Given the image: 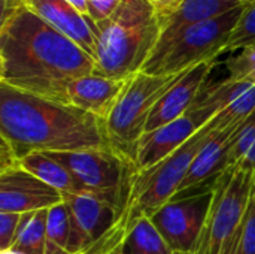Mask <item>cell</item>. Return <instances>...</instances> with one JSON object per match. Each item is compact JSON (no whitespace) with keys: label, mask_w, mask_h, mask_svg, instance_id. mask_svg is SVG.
Here are the masks:
<instances>
[{"label":"cell","mask_w":255,"mask_h":254,"mask_svg":"<svg viewBox=\"0 0 255 254\" xmlns=\"http://www.w3.org/2000/svg\"><path fill=\"white\" fill-rule=\"evenodd\" d=\"M94 72L90 54L28 9L1 19L0 84L69 105V82Z\"/></svg>","instance_id":"cell-1"},{"label":"cell","mask_w":255,"mask_h":254,"mask_svg":"<svg viewBox=\"0 0 255 254\" xmlns=\"http://www.w3.org/2000/svg\"><path fill=\"white\" fill-rule=\"evenodd\" d=\"M0 138L12 145L18 159L34 151L66 153L111 147L105 120L6 84H0Z\"/></svg>","instance_id":"cell-2"},{"label":"cell","mask_w":255,"mask_h":254,"mask_svg":"<svg viewBox=\"0 0 255 254\" xmlns=\"http://www.w3.org/2000/svg\"><path fill=\"white\" fill-rule=\"evenodd\" d=\"M97 75L127 81L142 72L160 34L161 19L152 0H123L106 19L94 22Z\"/></svg>","instance_id":"cell-3"},{"label":"cell","mask_w":255,"mask_h":254,"mask_svg":"<svg viewBox=\"0 0 255 254\" xmlns=\"http://www.w3.org/2000/svg\"><path fill=\"white\" fill-rule=\"evenodd\" d=\"M212 130L214 126L209 121L173 154L149 169L137 171L127 207L112 231L126 238L127 232L139 219L151 217L164 204L172 201L187 177L193 160Z\"/></svg>","instance_id":"cell-4"},{"label":"cell","mask_w":255,"mask_h":254,"mask_svg":"<svg viewBox=\"0 0 255 254\" xmlns=\"http://www.w3.org/2000/svg\"><path fill=\"white\" fill-rule=\"evenodd\" d=\"M244 9L245 4L238 6L221 16L182 30L167 45L152 51L142 72L148 75H176L202 63L215 61L217 55L227 49Z\"/></svg>","instance_id":"cell-5"},{"label":"cell","mask_w":255,"mask_h":254,"mask_svg":"<svg viewBox=\"0 0 255 254\" xmlns=\"http://www.w3.org/2000/svg\"><path fill=\"white\" fill-rule=\"evenodd\" d=\"M187 72L176 75L139 72L131 76L106 120L111 147L134 160L137 142L145 133L152 108Z\"/></svg>","instance_id":"cell-6"},{"label":"cell","mask_w":255,"mask_h":254,"mask_svg":"<svg viewBox=\"0 0 255 254\" xmlns=\"http://www.w3.org/2000/svg\"><path fill=\"white\" fill-rule=\"evenodd\" d=\"M48 154L73 174L85 193L111 202L123 216L139 171L133 159L112 147Z\"/></svg>","instance_id":"cell-7"},{"label":"cell","mask_w":255,"mask_h":254,"mask_svg":"<svg viewBox=\"0 0 255 254\" xmlns=\"http://www.w3.org/2000/svg\"><path fill=\"white\" fill-rule=\"evenodd\" d=\"M254 174L235 165L212 184L211 207L194 254H221L241 229L251 196Z\"/></svg>","instance_id":"cell-8"},{"label":"cell","mask_w":255,"mask_h":254,"mask_svg":"<svg viewBox=\"0 0 255 254\" xmlns=\"http://www.w3.org/2000/svg\"><path fill=\"white\" fill-rule=\"evenodd\" d=\"M212 184L169 201L149 217L173 252L194 253L211 207Z\"/></svg>","instance_id":"cell-9"},{"label":"cell","mask_w":255,"mask_h":254,"mask_svg":"<svg viewBox=\"0 0 255 254\" xmlns=\"http://www.w3.org/2000/svg\"><path fill=\"white\" fill-rule=\"evenodd\" d=\"M64 204L70 214L69 254H84L99 243L118 222V210L108 201L90 195H64Z\"/></svg>","instance_id":"cell-10"},{"label":"cell","mask_w":255,"mask_h":254,"mask_svg":"<svg viewBox=\"0 0 255 254\" xmlns=\"http://www.w3.org/2000/svg\"><path fill=\"white\" fill-rule=\"evenodd\" d=\"M215 115L217 112L211 109L191 108L181 118L152 132L143 133L136 148V168L139 171H145L155 166L187 144Z\"/></svg>","instance_id":"cell-11"},{"label":"cell","mask_w":255,"mask_h":254,"mask_svg":"<svg viewBox=\"0 0 255 254\" xmlns=\"http://www.w3.org/2000/svg\"><path fill=\"white\" fill-rule=\"evenodd\" d=\"M64 202V195L22 168L0 174V213H34Z\"/></svg>","instance_id":"cell-12"},{"label":"cell","mask_w":255,"mask_h":254,"mask_svg":"<svg viewBox=\"0 0 255 254\" xmlns=\"http://www.w3.org/2000/svg\"><path fill=\"white\" fill-rule=\"evenodd\" d=\"M215 61L202 63L190 69L152 108L149 118L146 121L145 133L152 132L161 126H166L182 115H185L194 102L197 100L200 91L206 85V79L214 67Z\"/></svg>","instance_id":"cell-13"},{"label":"cell","mask_w":255,"mask_h":254,"mask_svg":"<svg viewBox=\"0 0 255 254\" xmlns=\"http://www.w3.org/2000/svg\"><path fill=\"white\" fill-rule=\"evenodd\" d=\"M236 127L238 124L221 130L214 129L209 133L173 199L185 196L188 192H194L200 187H206L208 183H214L224 171L229 169L232 135Z\"/></svg>","instance_id":"cell-14"},{"label":"cell","mask_w":255,"mask_h":254,"mask_svg":"<svg viewBox=\"0 0 255 254\" xmlns=\"http://www.w3.org/2000/svg\"><path fill=\"white\" fill-rule=\"evenodd\" d=\"M25 9L46 24L66 34L93 58L96 55V37L93 19L78 12L66 0H22Z\"/></svg>","instance_id":"cell-15"},{"label":"cell","mask_w":255,"mask_h":254,"mask_svg":"<svg viewBox=\"0 0 255 254\" xmlns=\"http://www.w3.org/2000/svg\"><path fill=\"white\" fill-rule=\"evenodd\" d=\"M127 81L112 79L97 73L79 76L67 85V102L106 121L126 88Z\"/></svg>","instance_id":"cell-16"},{"label":"cell","mask_w":255,"mask_h":254,"mask_svg":"<svg viewBox=\"0 0 255 254\" xmlns=\"http://www.w3.org/2000/svg\"><path fill=\"white\" fill-rule=\"evenodd\" d=\"M247 4L244 0H182L176 7L166 13H160L161 34L154 48H163L182 30L199 22L221 16L238 6Z\"/></svg>","instance_id":"cell-17"},{"label":"cell","mask_w":255,"mask_h":254,"mask_svg":"<svg viewBox=\"0 0 255 254\" xmlns=\"http://www.w3.org/2000/svg\"><path fill=\"white\" fill-rule=\"evenodd\" d=\"M19 168L30 172L48 186L57 189L63 195L85 193L73 174L48 153L34 151L27 154L25 157L19 159Z\"/></svg>","instance_id":"cell-18"},{"label":"cell","mask_w":255,"mask_h":254,"mask_svg":"<svg viewBox=\"0 0 255 254\" xmlns=\"http://www.w3.org/2000/svg\"><path fill=\"white\" fill-rule=\"evenodd\" d=\"M123 252L124 254H173L149 217L139 219L127 232Z\"/></svg>","instance_id":"cell-19"},{"label":"cell","mask_w":255,"mask_h":254,"mask_svg":"<svg viewBox=\"0 0 255 254\" xmlns=\"http://www.w3.org/2000/svg\"><path fill=\"white\" fill-rule=\"evenodd\" d=\"M46 226L48 210L27 213L21 225V231L9 250L16 254H45Z\"/></svg>","instance_id":"cell-20"},{"label":"cell","mask_w":255,"mask_h":254,"mask_svg":"<svg viewBox=\"0 0 255 254\" xmlns=\"http://www.w3.org/2000/svg\"><path fill=\"white\" fill-rule=\"evenodd\" d=\"M250 87L253 85L244 82H235L227 78L217 84L205 85L191 108L211 109L218 114L226 106H229L233 100H236L242 93H245Z\"/></svg>","instance_id":"cell-21"},{"label":"cell","mask_w":255,"mask_h":254,"mask_svg":"<svg viewBox=\"0 0 255 254\" xmlns=\"http://www.w3.org/2000/svg\"><path fill=\"white\" fill-rule=\"evenodd\" d=\"M70 231V214L66 204L63 202L49 208L45 254H69Z\"/></svg>","instance_id":"cell-22"},{"label":"cell","mask_w":255,"mask_h":254,"mask_svg":"<svg viewBox=\"0 0 255 254\" xmlns=\"http://www.w3.org/2000/svg\"><path fill=\"white\" fill-rule=\"evenodd\" d=\"M253 112H255V85L250 87L229 106L220 111L211 120V124L214 126L215 130L227 129L230 126L239 124L241 121L248 118Z\"/></svg>","instance_id":"cell-23"},{"label":"cell","mask_w":255,"mask_h":254,"mask_svg":"<svg viewBox=\"0 0 255 254\" xmlns=\"http://www.w3.org/2000/svg\"><path fill=\"white\" fill-rule=\"evenodd\" d=\"M224 64L229 72L227 79L255 85V42L242 48L238 55L227 58Z\"/></svg>","instance_id":"cell-24"},{"label":"cell","mask_w":255,"mask_h":254,"mask_svg":"<svg viewBox=\"0 0 255 254\" xmlns=\"http://www.w3.org/2000/svg\"><path fill=\"white\" fill-rule=\"evenodd\" d=\"M255 141V112L241 121L232 135V150L229 154V168L238 165Z\"/></svg>","instance_id":"cell-25"},{"label":"cell","mask_w":255,"mask_h":254,"mask_svg":"<svg viewBox=\"0 0 255 254\" xmlns=\"http://www.w3.org/2000/svg\"><path fill=\"white\" fill-rule=\"evenodd\" d=\"M255 42V0H251L245 4L242 16L232 34V39L227 45L226 51L242 49Z\"/></svg>","instance_id":"cell-26"},{"label":"cell","mask_w":255,"mask_h":254,"mask_svg":"<svg viewBox=\"0 0 255 254\" xmlns=\"http://www.w3.org/2000/svg\"><path fill=\"white\" fill-rule=\"evenodd\" d=\"M239 254H255V174L248 210L242 223V240Z\"/></svg>","instance_id":"cell-27"},{"label":"cell","mask_w":255,"mask_h":254,"mask_svg":"<svg viewBox=\"0 0 255 254\" xmlns=\"http://www.w3.org/2000/svg\"><path fill=\"white\" fill-rule=\"evenodd\" d=\"M27 214V213H25ZM25 214L0 213V252H6L16 240Z\"/></svg>","instance_id":"cell-28"},{"label":"cell","mask_w":255,"mask_h":254,"mask_svg":"<svg viewBox=\"0 0 255 254\" xmlns=\"http://www.w3.org/2000/svg\"><path fill=\"white\" fill-rule=\"evenodd\" d=\"M123 0H87L88 3V16L94 21H103L109 18Z\"/></svg>","instance_id":"cell-29"},{"label":"cell","mask_w":255,"mask_h":254,"mask_svg":"<svg viewBox=\"0 0 255 254\" xmlns=\"http://www.w3.org/2000/svg\"><path fill=\"white\" fill-rule=\"evenodd\" d=\"M0 174L6 172L9 169L18 168L19 166V159L15 153V150L12 148V145L6 141L0 138Z\"/></svg>","instance_id":"cell-30"},{"label":"cell","mask_w":255,"mask_h":254,"mask_svg":"<svg viewBox=\"0 0 255 254\" xmlns=\"http://www.w3.org/2000/svg\"><path fill=\"white\" fill-rule=\"evenodd\" d=\"M123 247H124L123 243H114L109 241L108 238H103L84 254H124Z\"/></svg>","instance_id":"cell-31"},{"label":"cell","mask_w":255,"mask_h":254,"mask_svg":"<svg viewBox=\"0 0 255 254\" xmlns=\"http://www.w3.org/2000/svg\"><path fill=\"white\" fill-rule=\"evenodd\" d=\"M241 240H242V226L241 229L236 232V235L224 246L221 254H239V249H241Z\"/></svg>","instance_id":"cell-32"},{"label":"cell","mask_w":255,"mask_h":254,"mask_svg":"<svg viewBox=\"0 0 255 254\" xmlns=\"http://www.w3.org/2000/svg\"><path fill=\"white\" fill-rule=\"evenodd\" d=\"M238 165H239L242 169L250 171V172L255 174V141L254 144L251 145V148L248 150V153L245 154V157H244Z\"/></svg>","instance_id":"cell-33"},{"label":"cell","mask_w":255,"mask_h":254,"mask_svg":"<svg viewBox=\"0 0 255 254\" xmlns=\"http://www.w3.org/2000/svg\"><path fill=\"white\" fill-rule=\"evenodd\" d=\"M152 1L157 4L160 13H166V12L172 10L173 7H176L182 0H152Z\"/></svg>","instance_id":"cell-34"},{"label":"cell","mask_w":255,"mask_h":254,"mask_svg":"<svg viewBox=\"0 0 255 254\" xmlns=\"http://www.w3.org/2000/svg\"><path fill=\"white\" fill-rule=\"evenodd\" d=\"M66 1L70 3L82 15H87L88 16V3H87V0H66Z\"/></svg>","instance_id":"cell-35"},{"label":"cell","mask_w":255,"mask_h":254,"mask_svg":"<svg viewBox=\"0 0 255 254\" xmlns=\"http://www.w3.org/2000/svg\"><path fill=\"white\" fill-rule=\"evenodd\" d=\"M0 254H16V253H13V252H10V250H6V252H0Z\"/></svg>","instance_id":"cell-36"},{"label":"cell","mask_w":255,"mask_h":254,"mask_svg":"<svg viewBox=\"0 0 255 254\" xmlns=\"http://www.w3.org/2000/svg\"><path fill=\"white\" fill-rule=\"evenodd\" d=\"M173 254H194V253H185V252H173Z\"/></svg>","instance_id":"cell-37"},{"label":"cell","mask_w":255,"mask_h":254,"mask_svg":"<svg viewBox=\"0 0 255 254\" xmlns=\"http://www.w3.org/2000/svg\"><path fill=\"white\" fill-rule=\"evenodd\" d=\"M244 1H247V3H248V1H251V0H244Z\"/></svg>","instance_id":"cell-38"}]
</instances>
